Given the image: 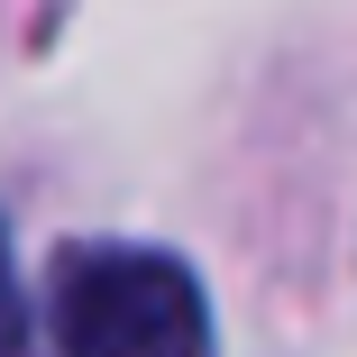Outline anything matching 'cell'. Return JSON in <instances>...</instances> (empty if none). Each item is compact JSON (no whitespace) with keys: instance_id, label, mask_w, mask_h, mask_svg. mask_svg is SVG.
Instances as JSON below:
<instances>
[{"instance_id":"7a4b0ae2","label":"cell","mask_w":357,"mask_h":357,"mask_svg":"<svg viewBox=\"0 0 357 357\" xmlns=\"http://www.w3.org/2000/svg\"><path fill=\"white\" fill-rule=\"evenodd\" d=\"M19 330H28V303H19V266H10V238H0V357L19 348Z\"/></svg>"},{"instance_id":"6da1fadb","label":"cell","mask_w":357,"mask_h":357,"mask_svg":"<svg viewBox=\"0 0 357 357\" xmlns=\"http://www.w3.org/2000/svg\"><path fill=\"white\" fill-rule=\"evenodd\" d=\"M64 357H211V303L165 248H74L55 275Z\"/></svg>"}]
</instances>
